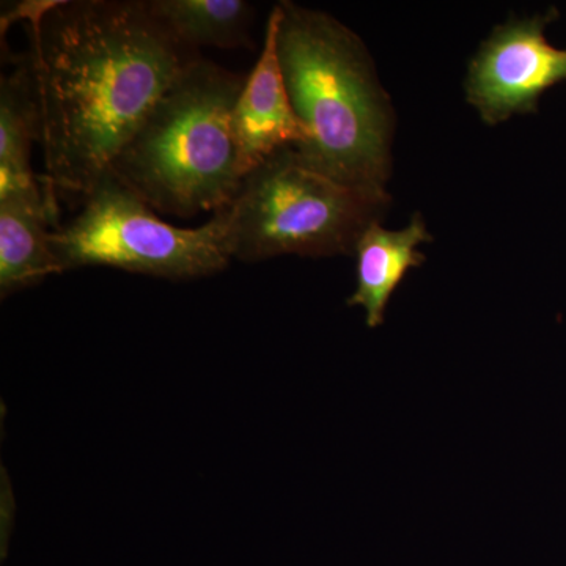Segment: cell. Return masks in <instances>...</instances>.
Wrapping results in <instances>:
<instances>
[{"label":"cell","instance_id":"1","mask_svg":"<svg viewBox=\"0 0 566 566\" xmlns=\"http://www.w3.org/2000/svg\"><path fill=\"white\" fill-rule=\"evenodd\" d=\"M28 65L40 111L44 193L95 188L148 112L200 59L153 14L148 0L25 2Z\"/></svg>","mask_w":566,"mask_h":566},{"label":"cell","instance_id":"2","mask_svg":"<svg viewBox=\"0 0 566 566\" xmlns=\"http://www.w3.org/2000/svg\"><path fill=\"white\" fill-rule=\"evenodd\" d=\"M274 10L283 77L312 136L294 150L342 185L390 196L395 112L364 41L326 11L289 0Z\"/></svg>","mask_w":566,"mask_h":566},{"label":"cell","instance_id":"3","mask_svg":"<svg viewBox=\"0 0 566 566\" xmlns=\"http://www.w3.org/2000/svg\"><path fill=\"white\" fill-rule=\"evenodd\" d=\"M244 81L197 59L151 107L109 172L164 214L192 218L226 208L243 181L232 120Z\"/></svg>","mask_w":566,"mask_h":566},{"label":"cell","instance_id":"4","mask_svg":"<svg viewBox=\"0 0 566 566\" xmlns=\"http://www.w3.org/2000/svg\"><path fill=\"white\" fill-rule=\"evenodd\" d=\"M390 196L349 188L301 159L275 153L245 175L222 208L232 260L262 262L281 255H354L367 227L381 222Z\"/></svg>","mask_w":566,"mask_h":566},{"label":"cell","instance_id":"5","mask_svg":"<svg viewBox=\"0 0 566 566\" xmlns=\"http://www.w3.org/2000/svg\"><path fill=\"white\" fill-rule=\"evenodd\" d=\"M82 200L80 214L50 233L51 251L62 273L109 266L188 281L221 273L232 260L221 210L197 229L170 226L111 172Z\"/></svg>","mask_w":566,"mask_h":566},{"label":"cell","instance_id":"6","mask_svg":"<svg viewBox=\"0 0 566 566\" xmlns=\"http://www.w3.org/2000/svg\"><path fill=\"white\" fill-rule=\"evenodd\" d=\"M556 10L512 18L483 41L464 80L465 99L486 125L538 109L543 93L566 82V50L546 40Z\"/></svg>","mask_w":566,"mask_h":566},{"label":"cell","instance_id":"7","mask_svg":"<svg viewBox=\"0 0 566 566\" xmlns=\"http://www.w3.org/2000/svg\"><path fill=\"white\" fill-rule=\"evenodd\" d=\"M233 136L245 175L285 148H303L311 132L294 111L277 52V13L271 11L259 61L233 109Z\"/></svg>","mask_w":566,"mask_h":566},{"label":"cell","instance_id":"8","mask_svg":"<svg viewBox=\"0 0 566 566\" xmlns=\"http://www.w3.org/2000/svg\"><path fill=\"white\" fill-rule=\"evenodd\" d=\"M431 241L433 234L420 212L400 230L386 229L381 222L367 227L354 249L356 290L346 301L349 307L364 308L367 327L375 329L385 323L395 290L412 268L427 260L419 245Z\"/></svg>","mask_w":566,"mask_h":566},{"label":"cell","instance_id":"9","mask_svg":"<svg viewBox=\"0 0 566 566\" xmlns=\"http://www.w3.org/2000/svg\"><path fill=\"white\" fill-rule=\"evenodd\" d=\"M44 191L0 197V296L39 285L61 274L51 251L48 223L55 216Z\"/></svg>","mask_w":566,"mask_h":566},{"label":"cell","instance_id":"10","mask_svg":"<svg viewBox=\"0 0 566 566\" xmlns=\"http://www.w3.org/2000/svg\"><path fill=\"white\" fill-rule=\"evenodd\" d=\"M33 140H40V111L24 61L0 84V197L41 191L31 166Z\"/></svg>","mask_w":566,"mask_h":566},{"label":"cell","instance_id":"11","mask_svg":"<svg viewBox=\"0 0 566 566\" xmlns=\"http://www.w3.org/2000/svg\"><path fill=\"white\" fill-rule=\"evenodd\" d=\"M150 10L175 39L192 48H249L251 3L244 0H148Z\"/></svg>","mask_w":566,"mask_h":566}]
</instances>
